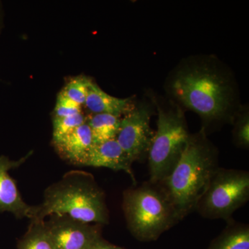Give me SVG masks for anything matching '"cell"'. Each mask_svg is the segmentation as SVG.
Returning a JSON list of instances; mask_svg holds the SVG:
<instances>
[{
	"instance_id": "obj_1",
	"label": "cell",
	"mask_w": 249,
	"mask_h": 249,
	"mask_svg": "<svg viewBox=\"0 0 249 249\" xmlns=\"http://www.w3.org/2000/svg\"><path fill=\"white\" fill-rule=\"evenodd\" d=\"M165 97L186 112L199 116L201 129L231 124L242 104L235 74L213 54L183 58L168 73Z\"/></svg>"
},
{
	"instance_id": "obj_2",
	"label": "cell",
	"mask_w": 249,
	"mask_h": 249,
	"mask_svg": "<svg viewBox=\"0 0 249 249\" xmlns=\"http://www.w3.org/2000/svg\"><path fill=\"white\" fill-rule=\"evenodd\" d=\"M219 152L201 129L191 134L182 155L162 183L180 220L196 209L219 168Z\"/></svg>"
},
{
	"instance_id": "obj_3",
	"label": "cell",
	"mask_w": 249,
	"mask_h": 249,
	"mask_svg": "<svg viewBox=\"0 0 249 249\" xmlns=\"http://www.w3.org/2000/svg\"><path fill=\"white\" fill-rule=\"evenodd\" d=\"M52 214H65L82 222L107 225L109 210L106 194L91 174L72 170L45 190L42 204L36 206L31 220H45Z\"/></svg>"
},
{
	"instance_id": "obj_4",
	"label": "cell",
	"mask_w": 249,
	"mask_h": 249,
	"mask_svg": "<svg viewBox=\"0 0 249 249\" xmlns=\"http://www.w3.org/2000/svg\"><path fill=\"white\" fill-rule=\"evenodd\" d=\"M123 211L129 232L142 242L157 240L180 221L163 186L150 181L124 192Z\"/></svg>"
},
{
	"instance_id": "obj_5",
	"label": "cell",
	"mask_w": 249,
	"mask_h": 249,
	"mask_svg": "<svg viewBox=\"0 0 249 249\" xmlns=\"http://www.w3.org/2000/svg\"><path fill=\"white\" fill-rule=\"evenodd\" d=\"M157 128L148 158L150 181L162 183L178 164L191 137L185 111L166 97L154 96Z\"/></svg>"
},
{
	"instance_id": "obj_6",
	"label": "cell",
	"mask_w": 249,
	"mask_h": 249,
	"mask_svg": "<svg viewBox=\"0 0 249 249\" xmlns=\"http://www.w3.org/2000/svg\"><path fill=\"white\" fill-rule=\"evenodd\" d=\"M249 199V172L219 168L196 210L204 217L229 222L232 214Z\"/></svg>"
},
{
	"instance_id": "obj_7",
	"label": "cell",
	"mask_w": 249,
	"mask_h": 249,
	"mask_svg": "<svg viewBox=\"0 0 249 249\" xmlns=\"http://www.w3.org/2000/svg\"><path fill=\"white\" fill-rule=\"evenodd\" d=\"M156 113L153 95L137 101L129 113L121 118L116 139L132 161L146 157L155 131L150 127V119Z\"/></svg>"
},
{
	"instance_id": "obj_8",
	"label": "cell",
	"mask_w": 249,
	"mask_h": 249,
	"mask_svg": "<svg viewBox=\"0 0 249 249\" xmlns=\"http://www.w3.org/2000/svg\"><path fill=\"white\" fill-rule=\"evenodd\" d=\"M45 225L56 249H90L102 237L103 225L52 214Z\"/></svg>"
},
{
	"instance_id": "obj_9",
	"label": "cell",
	"mask_w": 249,
	"mask_h": 249,
	"mask_svg": "<svg viewBox=\"0 0 249 249\" xmlns=\"http://www.w3.org/2000/svg\"><path fill=\"white\" fill-rule=\"evenodd\" d=\"M32 155V152L18 160L0 155V213H10L17 219H31L36 213V206H31L24 201L16 181L9 171L22 165Z\"/></svg>"
},
{
	"instance_id": "obj_10",
	"label": "cell",
	"mask_w": 249,
	"mask_h": 249,
	"mask_svg": "<svg viewBox=\"0 0 249 249\" xmlns=\"http://www.w3.org/2000/svg\"><path fill=\"white\" fill-rule=\"evenodd\" d=\"M53 145L62 160L72 165L85 166L94 143L91 129L85 123Z\"/></svg>"
},
{
	"instance_id": "obj_11",
	"label": "cell",
	"mask_w": 249,
	"mask_h": 249,
	"mask_svg": "<svg viewBox=\"0 0 249 249\" xmlns=\"http://www.w3.org/2000/svg\"><path fill=\"white\" fill-rule=\"evenodd\" d=\"M133 162L126 155L115 139L94 144L85 166L107 168L114 171H124L136 184L132 165Z\"/></svg>"
},
{
	"instance_id": "obj_12",
	"label": "cell",
	"mask_w": 249,
	"mask_h": 249,
	"mask_svg": "<svg viewBox=\"0 0 249 249\" xmlns=\"http://www.w3.org/2000/svg\"><path fill=\"white\" fill-rule=\"evenodd\" d=\"M135 99V96L120 98L111 96L89 78L84 106L90 114H108L121 117L133 109L137 103Z\"/></svg>"
},
{
	"instance_id": "obj_13",
	"label": "cell",
	"mask_w": 249,
	"mask_h": 249,
	"mask_svg": "<svg viewBox=\"0 0 249 249\" xmlns=\"http://www.w3.org/2000/svg\"><path fill=\"white\" fill-rule=\"evenodd\" d=\"M121 116L108 114H89L86 116V123L92 134L93 143L98 144L115 139Z\"/></svg>"
},
{
	"instance_id": "obj_14",
	"label": "cell",
	"mask_w": 249,
	"mask_h": 249,
	"mask_svg": "<svg viewBox=\"0 0 249 249\" xmlns=\"http://www.w3.org/2000/svg\"><path fill=\"white\" fill-rule=\"evenodd\" d=\"M209 249H249L248 224L229 222V225Z\"/></svg>"
},
{
	"instance_id": "obj_15",
	"label": "cell",
	"mask_w": 249,
	"mask_h": 249,
	"mask_svg": "<svg viewBox=\"0 0 249 249\" xmlns=\"http://www.w3.org/2000/svg\"><path fill=\"white\" fill-rule=\"evenodd\" d=\"M17 249H56L45 220H31L27 232L18 242Z\"/></svg>"
},
{
	"instance_id": "obj_16",
	"label": "cell",
	"mask_w": 249,
	"mask_h": 249,
	"mask_svg": "<svg viewBox=\"0 0 249 249\" xmlns=\"http://www.w3.org/2000/svg\"><path fill=\"white\" fill-rule=\"evenodd\" d=\"M232 139L237 147H249V109L248 105H242L232 121Z\"/></svg>"
},
{
	"instance_id": "obj_17",
	"label": "cell",
	"mask_w": 249,
	"mask_h": 249,
	"mask_svg": "<svg viewBox=\"0 0 249 249\" xmlns=\"http://www.w3.org/2000/svg\"><path fill=\"white\" fill-rule=\"evenodd\" d=\"M86 123V116L83 112L65 117L53 118V139L52 143Z\"/></svg>"
},
{
	"instance_id": "obj_18",
	"label": "cell",
	"mask_w": 249,
	"mask_h": 249,
	"mask_svg": "<svg viewBox=\"0 0 249 249\" xmlns=\"http://www.w3.org/2000/svg\"><path fill=\"white\" fill-rule=\"evenodd\" d=\"M89 77L79 76L72 78L67 82L62 92L80 106H83L88 93Z\"/></svg>"
},
{
	"instance_id": "obj_19",
	"label": "cell",
	"mask_w": 249,
	"mask_h": 249,
	"mask_svg": "<svg viewBox=\"0 0 249 249\" xmlns=\"http://www.w3.org/2000/svg\"><path fill=\"white\" fill-rule=\"evenodd\" d=\"M82 112V106L67 97L62 91L58 93L54 109L53 117H65Z\"/></svg>"
},
{
	"instance_id": "obj_20",
	"label": "cell",
	"mask_w": 249,
	"mask_h": 249,
	"mask_svg": "<svg viewBox=\"0 0 249 249\" xmlns=\"http://www.w3.org/2000/svg\"><path fill=\"white\" fill-rule=\"evenodd\" d=\"M90 249H124V248H121V247H117V246H115L114 245H111V244L108 242L107 241L105 240L103 237H101V239H99L92 246V247L90 248Z\"/></svg>"
},
{
	"instance_id": "obj_21",
	"label": "cell",
	"mask_w": 249,
	"mask_h": 249,
	"mask_svg": "<svg viewBox=\"0 0 249 249\" xmlns=\"http://www.w3.org/2000/svg\"><path fill=\"white\" fill-rule=\"evenodd\" d=\"M3 27H4V10H3L2 4L0 1V36H1Z\"/></svg>"
}]
</instances>
